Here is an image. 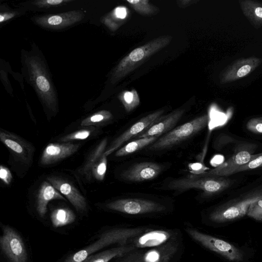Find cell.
<instances>
[{
	"label": "cell",
	"instance_id": "cell-20",
	"mask_svg": "<svg viewBox=\"0 0 262 262\" xmlns=\"http://www.w3.org/2000/svg\"><path fill=\"white\" fill-rule=\"evenodd\" d=\"M184 112V109H177L165 116H162L145 131L135 138L138 139L146 137H159L163 133L171 130V129L183 116Z\"/></svg>",
	"mask_w": 262,
	"mask_h": 262
},
{
	"label": "cell",
	"instance_id": "cell-21",
	"mask_svg": "<svg viewBox=\"0 0 262 262\" xmlns=\"http://www.w3.org/2000/svg\"><path fill=\"white\" fill-rule=\"evenodd\" d=\"M53 200L66 199L50 182L44 181L39 188L36 201V209L40 216H45L47 205Z\"/></svg>",
	"mask_w": 262,
	"mask_h": 262
},
{
	"label": "cell",
	"instance_id": "cell-23",
	"mask_svg": "<svg viewBox=\"0 0 262 262\" xmlns=\"http://www.w3.org/2000/svg\"><path fill=\"white\" fill-rule=\"evenodd\" d=\"M136 249L130 245L119 246L90 256L83 262H109L114 258H119Z\"/></svg>",
	"mask_w": 262,
	"mask_h": 262
},
{
	"label": "cell",
	"instance_id": "cell-36",
	"mask_svg": "<svg viewBox=\"0 0 262 262\" xmlns=\"http://www.w3.org/2000/svg\"><path fill=\"white\" fill-rule=\"evenodd\" d=\"M0 179L6 185H9L12 180V176L10 170L6 166H0Z\"/></svg>",
	"mask_w": 262,
	"mask_h": 262
},
{
	"label": "cell",
	"instance_id": "cell-9",
	"mask_svg": "<svg viewBox=\"0 0 262 262\" xmlns=\"http://www.w3.org/2000/svg\"><path fill=\"white\" fill-rule=\"evenodd\" d=\"M109 209L123 213L137 215L159 212L164 211V205L157 202L135 198L119 199L106 205Z\"/></svg>",
	"mask_w": 262,
	"mask_h": 262
},
{
	"label": "cell",
	"instance_id": "cell-41",
	"mask_svg": "<svg viewBox=\"0 0 262 262\" xmlns=\"http://www.w3.org/2000/svg\"><path fill=\"white\" fill-rule=\"evenodd\" d=\"M14 15V14H9V13L4 14L3 15L1 14L0 16V21L3 22V21H5L9 18L13 17Z\"/></svg>",
	"mask_w": 262,
	"mask_h": 262
},
{
	"label": "cell",
	"instance_id": "cell-13",
	"mask_svg": "<svg viewBox=\"0 0 262 262\" xmlns=\"http://www.w3.org/2000/svg\"><path fill=\"white\" fill-rule=\"evenodd\" d=\"M84 13L80 10L70 11L54 15H46L35 17L34 21L42 27L50 29L66 28L81 20Z\"/></svg>",
	"mask_w": 262,
	"mask_h": 262
},
{
	"label": "cell",
	"instance_id": "cell-39",
	"mask_svg": "<svg viewBox=\"0 0 262 262\" xmlns=\"http://www.w3.org/2000/svg\"><path fill=\"white\" fill-rule=\"evenodd\" d=\"M199 2L198 0H179L177 3L179 7L185 8Z\"/></svg>",
	"mask_w": 262,
	"mask_h": 262
},
{
	"label": "cell",
	"instance_id": "cell-32",
	"mask_svg": "<svg viewBox=\"0 0 262 262\" xmlns=\"http://www.w3.org/2000/svg\"><path fill=\"white\" fill-rule=\"evenodd\" d=\"M262 167V155L257 157V158L253 159L248 163L238 166L236 168H232L225 173H224L223 176H227L232 174L236 173L237 172L255 169L259 167Z\"/></svg>",
	"mask_w": 262,
	"mask_h": 262
},
{
	"label": "cell",
	"instance_id": "cell-17",
	"mask_svg": "<svg viewBox=\"0 0 262 262\" xmlns=\"http://www.w3.org/2000/svg\"><path fill=\"white\" fill-rule=\"evenodd\" d=\"M47 179L59 192L66 196L78 211L83 212L86 210L85 198L71 183L54 176L49 177Z\"/></svg>",
	"mask_w": 262,
	"mask_h": 262
},
{
	"label": "cell",
	"instance_id": "cell-2",
	"mask_svg": "<svg viewBox=\"0 0 262 262\" xmlns=\"http://www.w3.org/2000/svg\"><path fill=\"white\" fill-rule=\"evenodd\" d=\"M148 229L143 228H118L102 234L95 243L69 256L64 262H83L94 252L110 245H127L128 241Z\"/></svg>",
	"mask_w": 262,
	"mask_h": 262
},
{
	"label": "cell",
	"instance_id": "cell-10",
	"mask_svg": "<svg viewBox=\"0 0 262 262\" xmlns=\"http://www.w3.org/2000/svg\"><path fill=\"white\" fill-rule=\"evenodd\" d=\"M0 238L1 249L11 262H27L25 245L19 234L13 228L3 226Z\"/></svg>",
	"mask_w": 262,
	"mask_h": 262
},
{
	"label": "cell",
	"instance_id": "cell-31",
	"mask_svg": "<svg viewBox=\"0 0 262 262\" xmlns=\"http://www.w3.org/2000/svg\"><path fill=\"white\" fill-rule=\"evenodd\" d=\"M107 158L104 154L102 157L93 165L91 174L98 181H102L104 177L107 168Z\"/></svg>",
	"mask_w": 262,
	"mask_h": 262
},
{
	"label": "cell",
	"instance_id": "cell-19",
	"mask_svg": "<svg viewBox=\"0 0 262 262\" xmlns=\"http://www.w3.org/2000/svg\"><path fill=\"white\" fill-rule=\"evenodd\" d=\"M162 167L153 162L136 164L124 171L123 178L130 182H142L156 178L161 172Z\"/></svg>",
	"mask_w": 262,
	"mask_h": 262
},
{
	"label": "cell",
	"instance_id": "cell-24",
	"mask_svg": "<svg viewBox=\"0 0 262 262\" xmlns=\"http://www.w3.org/2000/svg\"><path fill=\"white\" fill-rule=\"evenodd\" d=\"M129 14V10L127 7H117L105 18V24L112 30H116L128 19Z\"/></svg>",
	"mask_w": 262,
	"mask_h": 262
},
{
	"label": "cell",
	"instance_id": "cell-38",
	"mask_svg": "<svg viewBox=\"0 0 262 262\" xmlns=\"http://www.w3.org/2000/svg\"><path fill=\"white\" fill-rule=\"evenodd\" d=\"M189 167L193 171L192 172L194 174H200L205 172L206 170L209 169V168L199 163L190 164Z\"/></svg>",
	"mask_w": 262,
	"mask_h": 262
},
{
	"label": "cell",
	"instance_id": "cell-11",
	"mask_svg": "<svg viewBox=\"0 0 262 262\" xmlns=\"http://www.w3.org/2000/svg\"><path fill=\"white\" fill-rule=\"evenodd\" d=\"M262 63V58L250 56L236 59L221 73L220 82L226 84L242 79L253 72Z\"/></svg>",
	"mask_w": 262,
	"mask_h": 262
},
{
	"label": "cell",
	"instance_id": "cell-15",
	"mask_svg": "<svg viewBox=\"0 0 262 262\" xmlns=\"http://www.w3.org/2000/svg\"><path fill=\"white\" fill-rule=\"evenodd\" d=\"M0 140L21 161L29 163L31 160L34 151L33 147L21 138L9 132L1 131Z\"/></svg>",
	"mask_w": 262,
	"mask_h": 262
},
{
	"label": "cell",
	"instance_id": "cell-25",
	"mask_svg": "<svg viewBox=\"0 0 262 262\" xmlns=\"http://www.w3.org/2000/svg\"><path fill=\"white\" fill-rule=\"evenodd\" d=\"M75 215L70 209L58 208L54 209L51 215V220L53 226L55 228L62 227L74 222Z\"/></svg>",
	"mask_w": 262,
	"mask_h": 262
},
{
	"label": "cell",
	"instance_id": "cell-30",
	"mask_svg": "<svg viewBox=\"0 0 262 262\" xmlns=\"http://www.w3.org/2000/svg\"><path fill=\"white\" fill-rule=\"evenodd\" d=\"M112 117V114L109 111H101L83 120L81 125L82 126L96 125L111 119Z\"/></svg>",
	"mask_w": 262,
	"mask_h": 262
},
{
	"label": "cell",
	"instance_id": "cell-5",
	"mask_svg": "<svg viewBox=\"0 0 262 262\" xmlns=\"http://www.w3.org/2000/svg\"><path fill=\"white\" fill-rule=\"evenodd\" d=\"M179 251L178 242L172 239L160 247L134 250L119 257L118 262H173Z\"/></svg>",
	"mask_w": 262,
	"mask_h": 262
},
{
	"label": "cell",
	"instance_id": "cell-28",
	"mask_svg": "<svg viewBox=\"0 0 262 262\" xmlns=\"http://www.w3.org/2000/svg\"><path fill=\"white\" fill-rule=\"evenodd\" d=\"M129 5L137 13L142 15H151L158 13L159 8L152 5L148 0H126Z\"/></svg>",
	"mask_w": 262,
	"mask_h": 262
},
{
	"label": "cell",
	"instance_id": "cell-27",
	"mask_svg": "<svg viewBox=\"0 0 262 262\" xmlns=\"http://www.w3.org/2000/svg\"><path fill=\"white\" fill-rule=\"evenodd\" d=\"M107 143V139H104L93 151L86 162L80 169V171L82 175L88 176L91 174V171L93 165L102 157L104 153Z\"/></svg>",
	"mask_w": 262,
	"mask_h": 262
},
{
	"label": "cell",
	"instance_id": "cell-3",
	"mask_svg": "<svg viewBox=\"0 0 262 262\" xmlns=\"http://www.w3.org/2000/svg\"><path fill=\"white\" fill-rule=\"evenodd\" d=\"M26 63L30 81L42 102L51 111L56 112V93L43 63L38 57L31 56L26 59Z\"/></svg>",
	"mask_w": 262,
	"mask_h": 262
},
{
	"label": "cell",
	"instance_id": "cell-4",
	"mask_svg": "<svg viewBox=\"0 0 262 262\" xmlns=\"http://www.w3.org/2000/svg\"><path fill=\"white\" fill-rule=\"evenodd\" d=\"M209 116L204 115L171 130L149 147L151 150H163L185 140L208 125Z\"/></svg>",
	"mask_w": 262,
	"mask_h": 262
},
{
	"label": "cell",
	"instance_id": "cell-8",
	"mask_svg": "<svg viewBox=\"0 0 262 262\" xmlns=\"http://www.w3.org/2000/svg\"><path fill=\"white\" fill-rule=\"evenodd\" d=\"M262 198V190L246 195L242 199L222 207L213 212L210 219L215 222H224L241 217L247 214L251 203Z\"/></svg>",
	"mask_w": 262,
	"mask_h": 262
},
{
	"label": "cell",
	"instance_id": "cell-1",
	"mask_svg": "<svg viewBox=\"0 0 262 262\" xmlns=\"http://www.w3.org/2000/svg\"><path fill=\"white\" fill-rule=\"evenodd\" d=\"M172 36L166 35L156 37L139 46L123 58L113 70L111 82L114 84L127 76L150 57L170 42Z\"/></svg>",
	"mask_w": 262,
	"mask_h": 262
},
{
	"label": "cell",
	"instance_id": "cell-18",
	"mask_svg": "<svg viewBox=\"0 0 262 262\" xmlns=\"http://www.w3.org/2000/svg\"><path fill=\"white\" fill-rule=\"evenodd\" d=\"M262 155L261 153L252 155L247 150H241L224 162L221 165L215 168L200 174L192 175L200 178L205 177H222L223 174L227 171L244 165L253 159Z\"/></svg>",
	"mask_w": 262,
	"mask_h": 262
},
{
	"label": "cell",
	"instance_id": "cell-40",
	"mask_svg": "<svg viewBox=\"0 0 262 262\" xmlns=\"http://www.w3.org/2000/svg\"><path fill=\"white\" fill-rule=\"evenodd\" d=\"M224 162V157L222 155H216L211 160V164L215 167H218Z\"/></svg>",
	"mask_w": 262,
	"mask_h": 262
},
{
	"label": "cell",
	"instance_id": "cell-16",
	"mask_svg": "<svg viewBox=\"0 0 262 262\" xmlns=\"http://www.w3.org/2000/svg\"><path fill=\"white\" fill-rule=\"evenodd\" d=\"M79 147V144L70 142L49 143L42 151L40 157V164L48 165L55 163L74 154L78 150Z\"/></svg>",
	"mask_w": 262,
	"mask_h": 262
},
{
	"label": "cell",
	"instance_id": "cell-6",
	"mask_svg": "<svg viewBox=\"0 0 262 262\" xmlns=\"http://www.w3.org/2000/svg\"><path fill=\"white\" fill-rule=\"evenodd\" d=\"M230 181L219 177H196L192 174L187 178L173 180L169 182L166 188L168 189L184 191L190 189H198L208 194L220 192L230 185Z\"/></svg>",
	"mask_w": 262,
	"mask_h": 262
},
{
	"label": "cell",
	"instance_id": "cell-12",
	"mask_svg": "<svg viewBox=\"0 0 262 262\" xmlns=\"http://www.w3.org/2000/svg\"><path fill=\"white\" fill-rule=\"evenodd\" d=\"M164 112V110H159L140 119L115 139L104 155L107 157L127 141L142 134L161 118Z\"/></svg>",
	"mask_w": 262,
	"mask_h": 262
},
{
	"label": "cell",
	"instance_id": "cell-14",
	"mask_svg": "<svg viewBox=\"0 0 262 262\" xmlns=\"http://www.w3.org/2000/svg\"><path fill=\"white\" fill-rule=\"evenodd\" d=\"M172 233L165 230H147L131 239L127 245L134 247L136 249L152 248L161 246L169 241Z\"/></svg>",
	"mask_w": 262,
	"mask_h": 262
},
{
	"label": "cell",
	"instance_id": "cell-35",
	"mask_svg": "<svg viewBox=\"0 0 262 262\" xmlns=\"http://www.w3.org/2000/svg\"><path fill=\"white\" fill-rule=\"evenodd\" d=\"M247 128L254 134H262V117L250 119L246 124Z\"/></svg>",
	"mask_w": 262,
	"mask_h": 262
},
{
	"label": "cell",
	"instance_id": "cell-26",
	"mask_svg": "<svg viewBox=\"0 0 262 262\" xmlns=\"http://www.w3.org/2000/svg\"><path fill=\"white\" fill-rule=\"evenodd\" d=\"M158 137H146L130 142L118 149L115 156L122 157L132 154L153 143Z\"/></svg>",
	"mask_w": 262,
	"mask_h": 262
},
{
	"label": "cell",
	"instance_id": "cell-29",
	"mask_svg": "<svg viewBox=\"0 0 262 262\" xmlns=\"http://www.w3.org/2000/svg\"><path fill=\"white\" fill-rule=\"evenodd\" d=\"M119 99L127 112H130L140 104L139 95L135 89L123 91L120 94Z\"/></svg>",
	"mask_w": 262,
	"mask_h": 262
},
{
	"label": "cell",
	"instance_id": "cell-22",
	"mask_svg": "<svg viewBox=\"0 0 262 262\" xmlns=\"http://www.w3.org/2000/svg\"><path fill=\"white\" fill-rule=\"evenodd\" d=\"M239 5L244 16L255 28L262 27V3L253 0H239Z\"/></svg>",
	"mask_w": 262,
	"mask_h": 262
},
{
	"label": "cell",
	"instance_id": "cell-33",
	"mask_svg": "<svg viewBox=\"0 0 262 262\" xmlns=\"http://www.w3.org/2000/svg\"><path fill=\"white\" fill-rule=\"evenodd\" d=\"M92 134V129L90 128H84L71 133L63 136L60 138V141L65 143L76 140H84L89 138Z\"/></svg>",
	"mask_w": 262,
	"mask_h": 262
},
{
	"label": "cell",
	"instance_id": "cell-34",
	"mask_svg": "<svg viewBox=\"0 0 262 262\" xmlns=\"http://www.w3.org/2000/svg\"><path fill=\"white\" fill-rule=\"evenodd\" d=\"M247 215L256 221H262V198L251 204Z\"/></svg>",
	"mask_w": 262,
	"mask_h": 262
},
{
	"label": "cell",
	"instance_id": "cell-7",
	"mask_svg": "<svg viewBox=\"0 0 262 262\" xmlns=\"http://www.w3.org/2000/svg\"><path fill=\"white\" fill-rule=\"evenodd\" d=\"M185 230L193 240L229 260L234 261L243 260V253L232 244L193 228H187Z\"/></svg>",
	"mask_w": 262,
	"mask_h": 262
},
{
	"label": "cell",
	"instance_id": "cell-37",
	"mask_svg": "<svg viewBox=\"0 0 262 262\" xmlns=\"http://www.w3.org/2000/svg\"><path fill=\"white\" fill-rule=\"evenodd\" d=\"M71 1L69 0H43L37 2L36 1L35 3L36 4V5L41 7H44L45 6L60 5L62 4L68 3Z\"/></svg>",
	"mask_w": 262,
	"mask_h": 262
}]
</instances>
